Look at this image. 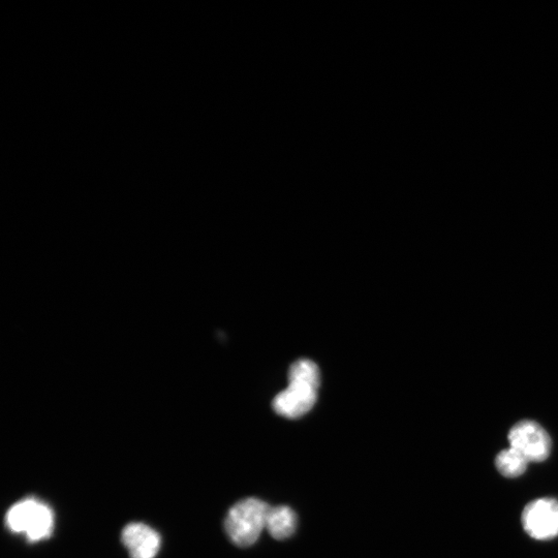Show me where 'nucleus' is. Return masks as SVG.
<instances>
[{
	"label": "nucleus",
	"mask_w": 558,
	"mask_h": 558,
	"mask_svg": "<svg viewBox=\"0 0 558 558\" xmlns=\"http://www.w3.org/2000/svg\"><path fill=\"white\" fill-rule=\"evenodd\" d=\"M509 442L529 462H543L550 455L551 440L546 430L533 421H521L510 430Z\"/></svg>",
	"instance_id": "20e7f679"
},
{
	"label": "nucleus",
	"mask_w": 558,
	"mask_h": 558,
	"mask_svg": "<svg viewBox=\"0 0 558 558\" xmlns=\"http://www.w3.org/2000/svg\"><path fill=\"white\" fill-rule=\"evenodd\" d=\"M270 506L258 499H246L231 508L226 521V533L238 547H250L266 530Z\"/></svg>",
	"instance_id": "7ed1b4c3"
},
{
	"label": "nucleus",
	"mask_w": 558,
	"mask_h": 558,
	"mask_svg": "<svg viewBox=\"0 0 558 558\" xmlns=\"http://www.w3.org/2000/svg\"><path fill=\"white\" fill-rule=\"evenodd\" d=\"M529 463L519 452L512 448L502 451L495 459L496 469L503 476L511 479L524 474Z\"/></svg>",
	"instance_id": "6e6552de"
},
{
	"label": "nucleus",
	"mask_w": 558,
	"mask_h": 558,
	"mask_svg": "<svg viewBox=\"0 0 558 558\" xmlns=\"http://www.w3.org/2000/svg\"><path fill=\"white\" fill-rule=\"evenodd\" d=\"M6 524L12 533L24 535L28 542L37 543L52 535L54 514L42 501L27 498L9 509Z\"/></svg>",
	"instance_id": "f03ea898"
},
{
	"label": "nucleus",
	"mask_w": 558,
	"mask_h": 558,
	"mask_svg": "<svg viewBox=\"0 0 558 558\" xmlns=\"http://www.w3.org/2000/svg\"><path fill=\"white\" fill-rule=\"evenodd\" d=\"M121 540L131 558H154L161 548V536L150 526L133 522L124 527Z\"/></svg>",
	"instance_id": "423d86ee"
},
{
	"label": "nucleus",
	"mask_w": 558,
	"mask_h": 558,
	"mask_svg": "<svg viewBox=\"0 0 558 558\" xmlns=\"http://www.w3.org/2000/svg\"><path fill=\"white\" fill-rule=\"evenodd\" d=\"M320 382V369L315 362H295L289 370V387L273 400L274 411L289 419L304 416L316 405Z\"/></svg>",
	"instance_id": "f257e3e1"
},
{
	"label": "nucleus",
	"mask_w": 558,
	"mask_h": 558,
	"mask_svg": "<svg viewBox=\"0 0 558 558\" xmlns=\"http://www.w3.org/2000/svg\"><path fill=\"white\" fill-rule=\"evenodd\" d=\"M524 531L540 541L558 536V502L539 499L527 505L522 513Z\"/></svg>",
	"instance_id": "39448f33"
},
{
	"label": "nucleus",
	"mask_w": 558,
	"mask_h": 558,
	"mask_svg": "<svg viewBox=\"0 0 558 558\" xmlns=\"http://www.w3.org/2000/svg\"><path fill=\"white\" fill-rule=\"evenodd\" d=\"M297 517L287 506L271 508L267 515L266 530L276 540L290 538L296 531Z\"/></svg>",
	"instance_id": "0eeeda50"
}]
</instances>
